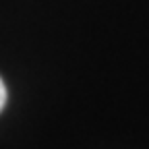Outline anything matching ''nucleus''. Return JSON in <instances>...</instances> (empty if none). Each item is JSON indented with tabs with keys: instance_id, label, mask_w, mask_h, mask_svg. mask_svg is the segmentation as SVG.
Segmentation results:
<instances>
[{
	"instance_id": "f257e3e1",
	"label": "nucleus",
	"mask_w": 149,
	"mask_h": 149,
	"mask_svg": "<svg viewBox=\"0 0 149 149\" xmlns=\"http://www.w3.org/2000/svg\"><path fill=\"white\" fill-rule=\"evenodd\" d=\"M4 104H6V87H4L2 79H0V112H2Z\"/></svg>"
}]
</instances>
